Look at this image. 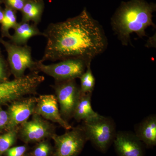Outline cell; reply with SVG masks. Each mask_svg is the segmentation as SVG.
<instances>
[{
	"label": "cell",
	"instance_id": "2e32d148",
	"mask_svg": "<svg viewBox=\"0 0 156 156\" xmlns=\"http://www.w3.org/2000/svg\"><path fill=\"white\" fill-rule=\"evenodd\" d=\"M17 23V11L5 6L4 9V16L1 23V37L10 39L11 35L9 30L11 29H14Z\"/></svg>",
	"mask_w": 156,
	"mask_h": 156
},
{
	"label": "cell",
	"instance_id": "5b68a950",
	"mask_svg": "<svg viewBox=\"0 0 156 156\" xmlns=\"http://www.w3.org/2000/svg\"><path fill=\"white\" fill-rule=\"evenodd\" d=\"M0 43L5 49L11 73L14 78L21 77L25 75L27 69L31 72L37 71L36 62L32 57L31 48L27 45L18 46L11 42L5 41L0 37Z\"/></svg>",
	"mask_w": 156,
	"mask_h": 156
},
{
	"label": "cell",
	"instance_id": "44dd1931",
	"mask_svg": "<svg viewBox=\"0 0 156 156\" xmlns=\"http://www.w3.org/2000/svg\"><path fill=\"white\" fill-rule=\"evenodd\" d=\"M50 150V145L46 142L41 143L34 151V156H48Z\"/></svg>",
	"mask_w": 156,
	"mask_h": 156
},
{
	"label": "cell",
	"instance_id": "ffe728a7",
	"mask_svg": "<svg viewBox=\"0 0 156 156\" xmlns=\"http://www.w3.org/2000/svg\"><path fill=\"white\" fill-rule=\"evenodd\" d=\"M26 0H3V4L16 11H21L23 8Z\"/></svg>",
	"mask_w": 156,
	"mask_h": 156
},
{
	"label": "cell",
	"instance_id": "3957f363",
	"mask_svg": "<svg viewBox=\"0 0 156 156\" xmlns=\"http://www.w3.org/2000/svg\"><path fill=\"white\" fill-rule=\"evenodd\" d=\"M88 140L101 152L105 153L113 142L116 134L115 125L112 119L98 115L83 122Z\"/></svg>",
	"mask_w": 156,
	"mask_h": 156
},
{
	"label": "cell",
	"instance_id": "7402d4cb",
	"mask_svg": "<svg viewBox=\"0 0 156 156\" xmlns=\"http://www.w3.org/2000/svg\"><path fill=\"white\" fill-rule=\"evenodd\" d=\"M26 151L24 146L10 148L5 152L6 156H22Z\"/></svg>",
	"mask_w": 156,
	"mask_h": 156
},
{
	"label": "cell",
	"instance_id": "5bb4252c",
	"mask_svg": "<svg viewBox=\"0 0 156 156\" xmlns=\"http://www.w3.org/2000/svg\"><path fill=\"white\" fill-rule=\"evenodd\" d=\"M44 9V0H26L21 10L22 18L23 22H33L37 25L41 20Z\"/></svg>",
	"mask_w": 156,
	"mask_h": 156
},
{
	"label": "cell",
	"instance_id": "8fae6325",
	"mask_svg": "<svg viewBox=\"0 0 156 156\" xmlns=\"http://www.w3.org/2000/svg\"><path fill=\"white\" fill-rule=\"evenodd\" d=\"M113 143L118 156H144L143 144L134 133L119 131Z\"/></svg>",
	"mask_w": 156,
	"mask_h": 156
},
{
	"label": "cell",
	"instance_id": "7a4b0ae2",
	"mask_svg": "<svg viewBox=\"0 0 156 156\" xmlns=\"http://www.w3.org/2000/svg\"><path fill=\"white\" fill-rule=\"evenodd\" d=\"M154 3L144 0H131L123 2L111 19L113 30L122 44H131V35L136 34L140 38L147 36L146 29L149 27L155 28L153 22V13L156 11Z\"/></svg>",
	"mask_w": 156,
	"mask_h": 156
},
{
	"label": "cell",
	"instance_id": "d6986e66",
	"mask_svg": "<svg viewBox=\"0 0 156 156\" xmlns=\"http://www.w3.org/2000/svg\"><path fill=\"white\" fill-rule=\"evenodd\" d=\"M11 74L9 63L3 56L0 48V83L9 80Z\"/></svg>",
	"mask_w": 156,
	"mask_h": 156
},
{
	"label": "cell",
	"instance_id": "ba28073f",
	"mask_svg": "<svg viewBox=\"0 0 156 156\" xmlns=\"http://www.w3.org/2000/svg\"><path fill=\"white\" fill-rule=\"evenodd\" d=\"M18 133L24 142L39 141L52 137L55 134V128L48 120L34 113L31 120L27 121L19 126Z\"/></svg>",
	"mask_w": 156,
	"mask_h": 156
},
{
	"label": "cell",
	"instance_id": "cb8c5ba5",
	"mask_svg": "<svg viewBox=\"0 0 156 156\" xmlns=\"http://www.w3.org/2000/svg\"><path fill=\"white\" fill-rule=\"evenodd\" d=\"M146 46L148 48H156V34H155L152 37H150L147 40Z\"/></svg>",
	"mask_w": 156,
	"mask_h": 156
},
{
	"label": "cell",
	"instance_id": "4fadbf2b",
	"mask_svg": "<svg viewBox=\"0 0 156 156\" xmlns=\"http://www.w3.org/2000/svg\"><path fill=\"white\" fill-rule=\"evenodd\" d=\"M13 29L14 33L11 35L9 41L18 46L27 45L29 40L33 37L43 36V33L39 30L37 25L30 22L17 23Z\"/></svg>",
	"mask_w": 156,
	"mask_h": 156
},
{
	"label": "cell",
	"instance_id": "277c9868",
	"mask_svg": "<svg viewBox=\"0 0 156 156\" xmlns=\"http://www.w3.org/2000/svg\"><path fill=\"white\" fill-rule=\"evenodd\" d=\"M37 71L54 78L55 82L76 80L80 77L91 62L78 58L61 60L57 63L45 65L36 61Z\"/></svg>",
	"mask_w": 156,
	"mask_h": 156
},
{
	"label": "cell",
	"instance_id": "8992f818",
	"mask_svg": "<svg viewBox=\"0 0 156 156\" xmlns=\"http://www.w3.org/2000/svg\"><path fill=\"white\" fill-rule=\"evenodd\" d=\"M51 138L55 143L54 156H78L88 141L82 125L72 128L62 135L55 134Z\"/></svg>",
	"mask_w": 156,
	"mask_h": 156
},
{
	"label": "cell",
	"instance_id": "7c38bea8",
	"mask_svg": "<svg viewBox=\"0 0 156 156\" xmlns=\"http://www.w3.org/2000/svg\"><path fill=\"white\" fill-rule=\"evenodd\" d=\"M147 147L156 145V116H148L136 125L134 133Z\"/></svg>",
	"mask_w": 156,
	"mask_h": 156
},
{
	"label": "cell",
	"instance_id": "e0dca14e",
	"mask_svg": "<svg viewBox=\"0 0 156 156\" xmlns=\"http://www.w3.org/2000/svg\"><path fill=\"white\" fill-rule=\"evenodd\" d=\"M91 63L87 66V69L80 78V89L82 94L92 93L95 85V79L91 68Z\"/></svg>",
	"mask_w": 156,
	"mask_h": 156
},
{
	"label": "cell",
	"instance_id": "d4e9b609",
	"mask_svg": "<svg viewBox=\"0 0 156 156\" xmlns=\"http://www.w3.org/2000/svg\"><path fill=\"white\" fill-rule=\"evenodd\" d=\"M3 16H4V9L2 7H0V23L2 20Z\"/></svg>",
	"mask_w": 156,
	"mask_h": 156
},
{
	"label": "cell",
	"instance_id": "52a82bcc",
	"mask_svg": "<svg viewBox=\"0 0 156 156\" xmlns=\"http://www.w3.org/2000/svg\"><path fill=\"white\" fill-rule=\"evenodd\" d=\"M53 88L61 116L68 122L81 95L80 86L76 80H70L55 82Z\"/></svg>",
	"mask_w": 156,
	"mask_h": 156
},
{
	"label": "cell",
	"instance_id": "30bf717a",
	"mask_svg": "<svg viewBox=\"0 0 156 156\" xmlns=\"http://www.w3.org/2000/svg\"><path fill=\"white\" fill-rule=\"evenodd\" d=\"M34 113L41 116L45 120L57 123L67 131L72 128L61 116L55 95H40L38 98Z\"/></svg>",
	"mask_w": 156,
	"mask_h": 156
},
{
	"label": "cell",
	"instance_id": "484cf974",
	"mask_svg": "<svg viewBox=\"0 0 156 156\" xmlns=\"http://www.w3.org/2000/svg\"><path fill=\"white\" fill-rule=\"evenodd\" d=\"M3 4V0H0V7H1V5Z\"/></svg>",
	"mask_w": 156,
	"mask_h": 156
},
{
	"label": "cell",
	"instance_id": "603a6c76",
	"mask_svg": "<svg viewBox=\"0 0 156 156\" xmlns=\"http://www.w3.org/2000/svg\"><path fill=\"white\" fill-rule=\"evenodd\" d=\"M9 122V116L6 111L0 107V133L5 130Z\"/></svg>",
	"mask_w": 156,
	"mask_h": 156
},
{
	"label": "cell",
	"instance_id": "9c48e42d",
	"mask_svg": "<svg viewBox=\"0 0 156 156\" xmlns=\"http://www.w3.org/2000/svg\"><path fill=\"white\" fill-rule=\"evenodd\" d=\"M38 98L30 97L20 98L10 103L6 111L9 116V122L6 131L18 128L28 121L34 112Z\"/></svg>",
	"mask_w": 156,
	"mask_h": 156
},
{
	"label": "cell",
	"instance_id": "6da1fadb",
	"mask_svg": "<svg viewBox=\"0 0 156 156\" xmlns=\"http://www.w3.org/2000/svg\"><path fill=\"white\" fill-rule=\"evenodd\" d=\"M42 33L47 44L42 62L70 58L92 62L108 44L103 27L86 9L76 17L50 23Z\"/></svg>",
	"mask_w": 156,
	"mask_h": 156
},
{
	"label": "cell",
	"instance_id": "ac0fdd59",
	"mask_svg": "<svg viewBox=\"0 0 156 156\" xmlns=\"http://www.w3.org/2000/svg\"><path fill=\"white\" fill-rule=\"evenodd\" d=\"M18 129L19 127L6 131V133L0 135V156L14 144L18 134Z\"/></svg>",
	"mask_w": 156,
	"mask_h": 156
},
{
	"label": "cell",
	"instance_id": "9a60e30c",
	"mask_svg": "<svg viewBox=\"0 0 156 156\" xmlns=\"http://www.w3.org/2000/svg\"><path fill=\"white\" fill-rule=\"evenodd\" d=\"M92 93L82 94L75 109L73 118L77 122L86 121L97 116L98 114L94 111L91 104Z\"/></svg>",
	"mask_w": 156,
	"mask_h": 156
}]
</instances>
